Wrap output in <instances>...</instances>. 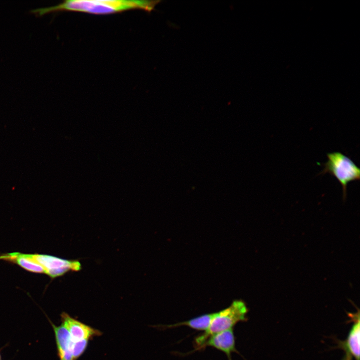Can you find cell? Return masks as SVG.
<instances>
[{
  "mask_svg": "<svg viewBox=\"0 0 360 360\" xmlns=\"http://www.w3.org/2000/svg\"><path fill=\"white\" fill-rule=\"evenodd\" d=\"M88 340L72 342L70 340V348L74 360H76L84 354L88 347Z\"/></svg>",
  "mask_w": 360,
  "mask_h": 360,
  "instance_id": "cell-11",
  "label": "cell"
},
{
  "mask_svg": "<svg viewBox=\"0 0 360 360\" xmlns=\"http://www.w3.org/2000/svg\"><path fill=\"white\" fill-rule=\"evenodd\" d=\"M0 360H1V355H0Z\"/></svg>",
  "mask_w": 360,
  "mask_h": 360,
  "instance_id": "cell-12",
  "label": "cell"
},
{
  "mask_svg": "<svg viewBox=\"0 0 360 360\" xmlns=\"http://www.w3.org/2000/svg\"><path fill=\"white\" fill-rule=\"evenodd\" d=\"M60 319L62 324L67 330L71 342L89 341L94 337L102 334L100 330L78 320L65 312L61 314Z\"/></svg>",
  "mask_w": 360,
  "mask_h": 360,
  "instance_id": "cell-6",
  "label": "cell"
},
{
  "mask_svg": "<svg viewBox=\"0 0 360 360\" xmlns=\"http://www.w3.org/2000/svg\"><path fill=\"white\" fill-rule=\"evenodd\" d=\"M48 320L54 332L60 360H74L70 348V339L67 330L62 324L56 326L50 319L48 318Z\"/></svg>",
  "mask_w": 360,
  "mask_h": 360,
  "instance_id": "cell-8",
  "label": "cell"
},
{
  "mask_svg": "<svg viewBox=\"0 0 360 360\" xmlns=\"http://www.w3.org/2000/svg\"><path fill=\"white\" fill-rule=\"evenodd\" d=\"M34 260L44 269L45 274L50 278L62 276L70 271L81 270L82 265L78 260H70L46 254H32Z\"/></svg>",
  "mask_w": 360,
  "mask_h": 360,
  "instance_id": "cell-4",
  "label": "cell"
},
{
  "mask_svg": "<svg viewBox=\"0 0 360 360\" xmlns=\"http://www.w3.org/2000/svg\"><path fill=\"white\" fill-rule=\"evenodd\" d=\"M161 2L160 0H66L56 6L34 9L30 12L37 16L60 11L96 14H110L132 10H140L150 12Z\"/></svg>",
  "mask_w": 360,
  "mask_h": 360,
  "instance_id": "cell-1",
  "label": "cell"
},
{
  "mask_svg": "<svg viewBox=\"0 0 360 360\" xmlns=\"http://www.w3.org/2000/svg\"><path fill=\"white\" fill-rule=\"evenodd\" d=\"M0 259L16 263L22 268L30 272L45 273L44 268L34 260L32 254L11 252L0 256Z\"/></svg>",
  "mask_w": 360,
  "mask_h": 360,
  "instance_id": "cell-9",
  "label": "cell"
},
{
  "mask_svg": "<svg viewBox=\"0 0 360 360\" xmlns=\"http://www.w3.org/2000/svg\"><path fill=\"white\" fill-rule=\"evenodd\" d=\"M353 324L344 340H337L336 348L342 350L344 355L342 360H360V310L354 313H348Z\"/></svg>",
  "mask_w": 360,
  "mask_h": 360,
  "instance_id": "cell-5",
  "label": "cell"
},
{
  "mask_svg": "<svg viewBox=\"0 0 360 360\" xmlns=\"http://www.w3.org/2000/svg\"><path fill=\"white\" fill-rule=\"evenodd\" d=\"M233 328L226 330L207 338L198 350L211 346L224 353L228 360H232V354L238 352Z\"/></svg>",
  "mask_w": 360,
  "mask_h": 360,
  "instance_id": "cell-7",
  "label": "cell"
},
{
  "mask_svg": "<svg viewBox=\"0 0 360 360\" xmlns=\"http://www.w3.org/2000/svg\"><path fill=\"white\" fill-rule=\"evenodd\" d=\"M214 314L215 312L204 314L188 320L167 325L165 326L168 328H172L180 326H186L195 330L206 332L209 328Z\"/></svg>",
  "mask_w": 360,
  "mask_h": 360,
  "instance_id": "cell-10",
  "label": "cell"
},
{
  "mask_svg": "<svg viewBox=\"0 0 360 360\" xmlns=\"http://www.w3.org/2000/svg\"><path fill=\"white\" fill-rule=\"evenodd\" d=\"M326 156L328 160L322 164L324 169L320 174L328 173L336 178L342 186L344 200L348 184L360 180V168L350 158L340 152H330Z\"/></svg>",
  "mask_w": 360,
  "mask_h": 360,
  "instance_id": "cell-3",
  "label": "cell"
},
{
  "mask_svg": "<svg viewBox=\"0 0 360 360\" xmlns=\"http://www.w3.org/2000/svg\"><path fill=\"white\" fill-rule=\"evenodd\" d=\"M248 308L244 302L236 300L228 308L216 312L208 329L196 337V348L199 349L210 336L215 334L232 328L238 322L247 320Z\"/></svg>",
  "mask_w": 360,
  "mask_h": 360,
  "instance_id": "cell-2",
  "label": "cell"
}]
</instances>
